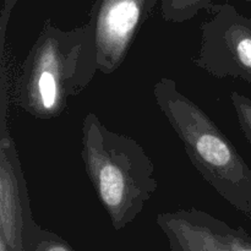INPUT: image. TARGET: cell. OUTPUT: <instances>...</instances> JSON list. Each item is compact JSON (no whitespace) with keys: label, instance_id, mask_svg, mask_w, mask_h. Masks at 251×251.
<instances>
[{"label":"cell","instance_id":"8","mask_svg":"<svg viewBox=\"0 0 251 251\" xmlns=\"http://www.w3.org/2000/svg\"><path fill=\"white\" fill-rule=\"evenodd\" d=\"M213 0H159L161 14L168 22L181 24L194 19L201 10H207Z\"/></svg>","mask_w":251,"mask_h":251},{"label":"cell","instance_id":"3","mask_svg":"<svg viewBox=\"0 0 251 251\" xmlns=\"http://www.w3.org/2000/svg\"><path fill=\"white\" fill-rule=\"evenodd\" d=\"M81 158L115 230L131 225L158 188L154 164L135 139L105 126L93 112L82 120Z\"/></svg>","mask_w":251,"mask_h":251},{"label":"cell","instance_id":"6","mask_svg":"<svg viewBox=\"0 0 251 251\" xmlns=\"http://www.w3.org/2000/svg\"><path fill=\"white\" fill-rule=\"evenodd\" d=\"M11 134L0 136V239L9 251H27L41 234Z\"/></svg>","mask_w":251,"mask_h":251},{"label":"cell","instance_id":"13","mask_svg":"<svg viewBox=\"0 0 251 251\" xmlns=\"http://www.w3.org/2000/svg\"><path fill=\"white\" fill-rule=\"evenodd\" d=\"M244 1H248V2H251V0H244Z\"/></svg>","mask_w":251,"mask_h":251},{"label":"cell","instance_id":"11","mask_svg":"<svg viewBox=\"0 0 251 251\" xmlns=\"http://www.w3.org/2000/svg\"><path fill=\"white\" fill-rule=\"evenodd\" d=\"M17 0H5L1 10V19H0V64L5 61V38H6V27L9 22L10 12Z\"/></svg>","mask_w":251,"mask_h":251},{"label":"cell","instance_id":"10","mask_svg":"<svg viewBox=\"0 0 251 251\" xmlns=\"http://www.w3.org/2000/svg\"><path fill=\"white\" fill-rule=\"evenodd\" d=\"M27 251H76L63 237L50 230L42 229L36 242Z\"/></svg>","mask_w":251,"mask_h":251},{"label":"cell","instance_id":"4","mask_svg":"<svg viewBox=\"0 0 251 251\" xmlns=\"http://www.w3.org/2000/svg\"><path fill=\"white\" fill-rule=\"evenodd\" d=\"M207 12L194 64L213 77L239 78L251 85V19L230 4H212Z\"/></svg>","mask_w":251,"mask_h":251},{"label":"cell","instance_id":"5","mask_svg":"<svg viewBox=\"0 0 251 251\" xmlns=\"http://www.w3.org/2000/svg\"><path fill=\"white\" fill-rule=\"evenodd\" d=\"M159 0H96L90 12L100 71L110 75L126 59L142 25Z\"/></svg>","mask_w":251,"mask_h":251},{"label":"cell","instance_id":"2","mask_svg":"<svg viewBox=\"0 0 251 251\" xmlns=\"http://www.w3.org/2000/svg\"><path fill=\"white\" fill-rule=\"evenodd\" d=\"M152 92L194 168L251 222V168L235 145L200 105L179 90L176 80L161 77Z\"/></svg>","mask_w":251,"mask_h":251},{"label":"cell","instance_id":"1","mask_svg":"<svg viewBox=\"0 0 251 251\" xmlns=\"http://www.w3.org/2000/svg\"><path fill=\"white\" fill-rule=\"evenodd\" d=\"M98 71L95 34L88 22L63 29L46 20L15 81L12 103L36 119H54Z\"/></svg>","mask_w":251,"mask_h":251},{"label":"cell","instance_id":"7","mask_svg":"<svg viewBox=\"0 0 251 251\" xmlns=\"http://www.w3.org/2000/svg\"><path fill=\"white\" fill-rule=\"evenodd\" d=\"M156 223L169 251H251V235L199 208L161 212Z\"/></svg>","mask_w":251,"mask_h":251},{"label":"cell","instance_id":"12","mask_svg":"<svg viewBox=\"0 0 251 251\" xmlns=\"http://www.w3.org/2000/svg\"><path fill=\"white\" fill-rule=\"evenodd\" d=\"M0 251H9L6 248V244H5V242L2 239H0Z\"/></svg>","mask_w":251,"mask_h":251},{"label":"cell","instance_id":"9","mask_svg":"<svg viewBox=\"0 0 251 251\" xmlns=\"http://www.w3.org/2000/svg\"><path fill=\"white\" fill-rule=\"evenodd\" d=\"M229 98L237 114L240 130L251 147V98L237 91H232Z\"/></svg>","mask_w":251,"mask_h":251}]
</instances>
